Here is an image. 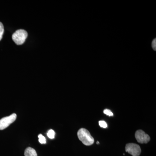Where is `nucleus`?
<instances>
[{
    "label": "nucleus",
    "mask_w": 156,
    "mask_h": 156,
    "mask_svg": "<svg viewBox=\"0 0 156 156\" xmlns=\"http://www.w3.org/2000/svg\"><path fill=\"white\" fill-rule=\"evenodd\" d=\"M78 138L84 145L90 146L94 143V139L90 132L85 128H81L78 131Z\"/></svg>",
    "instance_id": "1"
},
{
    "label": "nucleus",
    "mask_w": 156,
    "mask_h": 156,
    "mask_svg": "<svg viewBox=\"0 0 156 156\" xmlns=\"http://www.w3.org/2000/svg\"><path fill=\"white\" fill-rule=\"evenodd\" d=\"M28 34L26 31L24 30L20 29L15 31L12 35L13 41L16 44L22 45L25 41Z\"/></svg>",
    "instance_id": "2"
},
{
    "label": "nucleus",
    "mask_w": 156,
    "mask_h": 156,
    "mask_svg": "<svg viewBox=\"0 0 156 156\" xmlns=\"http://www.w3.org/2000/svg\"><path fill=\"white\" fill-rule=\"evenodd\" d=\"M17 119V115L14 113L9 116L5 117L0 120V130H4L8 127Z\"/></svg>",
    "instance_id": "3"
},
{
    "label": "nucleus",
    "mask_w": 156,
    "mask_h": 156,
    "mask_svg": "<svg viewBox=\"0 0 156 156\" xmlns=\"http://www.w3.org/2000/svg\"><path fill=\"white\" fill-rule=\"evenodd\" d=\"M126 151L133 156H139L141 152L140 146L134 143H129L126 144Z\"/></svg>",
    "instance_id": "4"
},
{
    "label": "nucleus",
    "mask_w": 156,
    "mask_h": 156,
    "mask_svg": "<svg viewBox=\"0 0 156 156\" xmlns=\"http://www.w3.org/2000/svg\"><path fill=\"white\" fill-rule=\"evenodd\" d=\"M137 142L140 144H147L150 140V137L141 130H137L135 134Z\"/></svg>",
    "instance_id": "5"
},
{
    "label": "nucleus",
    "mask_w": 156,
    "mask_h": 156,
    "mask_svg": "<svg viewBox=\"0 0 156 156\" xmlns=\"http://www.w3.org/2000/svg\"><path fill=\"white\" fill-rule=\"evenodd\" d=\"M25 156H37L36 151L33 148L27 147L24 152Z\"/></svg>",
    "instance_id": "6"
},
{
    "label": "nucleus",
    "mask_w": 156,
    "mask_h": 156,
    "mask_svg": "<svg viewBox=\"0 0 156 156\" xmlns=\"http://www.w3.org/2000/svg\"><path fill=\"white\" fill-rule=\"evenodd\" d=\"M47 135H48V137H49L50 139H53L55 137V131H53V130L51 129V130H50L48 131Z\"/></svg>",
    "instance_id": "7"
},
{
    "label": "nucleus",
    "mask_w": 156,
    "mask_h": 156,
    "mask_svg": "<svg viewBox=\"0 0 156 156\" xmlns=\"http://www.w3.org/2000/svg\"><path fill=\"white\" fill-rule=\"evenodd\" d=\"M39 141L41 144H45L46 143V139L44 136L42 134L38 135Z\"/></svg>",
    "instance_id": "8"
},
{
    "label": "nucleus",
    "mask_w": 156,
    "mask_h": 156,
    "mask_svg": "<svg viewBox=\"0 0 156 156\" xmlns=\"http://www.w3.org/2000/svg\"><path fill=\"white\" fill-rule=\"evenodd\" d=\"M4 33V27L3 23L0 22V41L2 39L3 34Z\"/></svg>",
    "instance_id": "9"
},
{
    "label": "nucleus",
    "mask_w": 156,
    "mask_h": 156,
    "mask_svg": "<svg viewBox=\"0 0 156 156\" xmlns=\"http://www.w3.org/2000/svg\"><path fill=\"white\" fill-rule=\"evenodd\" d=\"M99 125L101 128H107V124L105 121H100L99 122Z\"/></svg>",
    "instance_id": "10"
},
{
    "label": "nucleus",
    "mask_w": 156,
    "mask_h": 156,
    "mask_svg": "<svg viewBox=\"0 0 156 156\" xmlns=\"http://www.w3.org/2000/svg\"><path fill=\"white\" fill-rule=\"evenodd\" d=\"M104 113L106 115H107L109 116H113V114L112 112L109 109H105L104 111Z\"/></svg>",
    "instance_id": "11"
},
{
    "label": "nucleus",
    "mask_w": 156,
    "mask_h": 156,
    "mask_svg": "<svg viewBox=\"0 0 156 156\" xmlns=\"http://www.w3.org/2000/svg\"><path fill=\"white\" fill-rule=\"evenodd\" d=\"M156 39H154L152 41V48H153L154 50H156Z\"/></svg>",
    "instance_id": "12"
},
{
    "label": "nucleus",
    "mask_w": 156,
    "mask_h": 156,
    "mask_svg": "<svg viewBox=\"0 0 156 156\" xmlns=\"http://www.w3.org/2000/svg\"><path fill=\"white\" fill-rule=\"evenodd\" d=\"M97 144H99V142L98 141H97Z\"/></svg>",
    "instance_id": "13"
}]
</instances>
